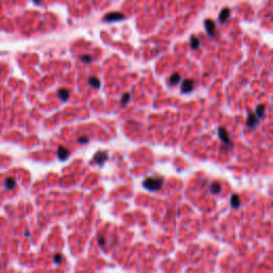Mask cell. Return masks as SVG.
<instances>
[{"label":"cell","instance_id":"obj_21","mask_svg":"<svg viewBox=\"0 0 273 273\" xmlns=\"http://www.w3.org/2000/svg\"><path fill=\"white\" fill-rule=\"evenodd\" d=\"M88 141H89V139L87 138V137H82V138L78 139V142L79 143H87Z\"/></svg>","mask_w":273,"mask_h":273},{"label":"cell","instance_id":"obj_6","mask_svg":"<svg viewBox=\"0 0 273 273\" xmlns=\"http://www.w3.org/2000/svg\"><path fill=\"white\" fill-rule=\"evenodd\" d=\"M229 15H231V10H229L228 8L223 9L222 11L220 12V14H219V21H220L221 24L226 22L227 19H228V17H229Z\"/></svg>","mask_w":273,"mask_h":273},{"label":"cell","instance_id":"obj_12","mask_svg":"<svg viewBox=\"0 0 273 273\" xmlns=\"http://www.w3.org/2000/svg\"><path fill=\"white\" fill-rule=\"evenodd\" d=\"M200 38H198V36H195V35H193V36H191V40H190V44H191V48L192 49H198V47H200Z\"/></svg>","mask_w":273,"mask_h":273},{"label":"cell","instance_id":"obj_18","mask_svg":"<svg viewBox=\"0 0 273 273\" xmlns=\"http://www.w3.org/2000/svg\"><path fill=\"white\" fill-rule=\"evenodd\" d=\"M129 100H130V94L129 93H125L122 97V104L123 105H126Z\"/></svg>","mask_w":273,"mask_h":273},{"label":"cell","instance_id":"obj_5","mask_svg":"<svg viewBox=\"0 0 273 273\" xmlns=\"http://www.w3.org/2000/svg\"><path fill=\"white\" fill-rule=\"evenodd\" d=\"M204 26H205L206 32L209 36H212L214 34V30H215V24L211 19H206L204 21Z\"/></svg>","mask_w":273,"mask_h":273},{"label":"cell","instance_id":"obj_16","mask_svg":"<svg viewBox=\"0 0 273 273\" xmlns=\"http://www.w3.org/2000/svg\"><path fill=\"white\" fill-rule=\"evenodd\" d=\"M179 80H180V75L175 73V74H173V75L170 77V83L172 84V85H175V84H177L179 82Z\"/></svg>","mask_w":273,"mask_h":273},{"label":"cell","instance_id":"obj_14","mask_svg":"<svg viewBox=\"0 0 273 273\" xmlns=\"http://www.w3.org/2000/svg\"><path fill=\"white\" fill-rule=\"evenodd\" d=\"M89 83H90V85H92V87H94V88L96 89H98L100 87V81H99V79L96 78V77H91V78L89 79Z\"/></svg>","mask_w":273,"mask_h":273},{"label":"cell","instance_id":"obj_20","mask_svg":"<svg viewBox=\"0 0 273 273\" xmlns=\"http://www.w3.org/2000/svg\"><path fill=\"white\" fill-rule=\"evenodd\" d=\"M62 255H60V254H57V255H55V257H54V260H55L56 264H61V261H62Z\"/></svg>","mask_w":273,"mask_h":273},{"label":"cell","instance_id":"obj_9","mask_svg":"<svg viewBox=\"0 0 273 273\" xmlns=\"http://www.w3.org/2000/svg\"><path fill=\"white\" fill-rule=\"evenodd\" d=\"M58 156H59L60 160L64 161V160H66L68 157H69V151H68L65 147L60 146L59 148H58Z\"/></svg>","mask_w":273,"mask_h":273},{"label":"cell","instance_id":"obj_3","mask_svg":"<svg viewBox=\"0 0 273 273\" xmlns=\"http://www.w3.org/2000/svg\"><path fill=\"white\" fill-rule=\"evenodd\" d=\"M194 89V82L191 79H186L182 84H181V92L182 93H189L193 91Z\"/></svg>","mask_w":273,"mask_h":273},{"label":"cell","instance_id":"obj_17","mask_svg":"<svg viewBox=\"0 0 273 273\" xmlns=\"http://www.w3.org/2000/svg\"><path fill=\"white\" fill-rule=\"evenodd\" d=\"M80 59H81V61H82V62H85V63H91V62H92V56H89V55L81 56V57H80Z\"/></svg>","mask_w":273,"mask_h":273},{"label":"cell","instance_id":"obj_7","mask_svg":"<svg viewBox=\"0 0 273 273\" xmlns=\"http://www.w3.org/2000/svg\"><path fill=\"white\" fill-rule=\"evenodd\" d=\"M94 161H95V163L97 164H102L104 162H105L106 160L108 159V155L106 154V153H102V151H98L96 155L94 156Z\"/></svg>","mask_w":273,"mask_h":273},{"label":"cell","instance_id":"obj_15","mask_svg":"<svg viewBox=\"0 0 273 273\" xmlns=\"http://www.w3.org/2000/svg\"><path fill=\"white\" fill-rule=\"evenodd\" d=\"M231 206H233L234 208H238V207H239V205H240V198H239V196H238L237 194H234V195L231 196Z\"/></svg>","mask_w":273,"mask_h":273},{"label":"cell","instance_id":"obj_22","mask_svg":"<svg viewBox=\"0 0 273 273\" xmlns=\"http://www.w3.org/2000/svg\"><path fill=\"white\" fill-rule=\"evenodd\" d=\"M98 242H99V244H100V245H104V244H105V238H101V237H100V238H99V240H98Z\"/></svg>","mask_w":273,"mask_h":273},{"label":"cell","instance_id":"obj_8","mask_svg":"<svg viewBox=\"0 0 273 273\" xmlns=\"http://www.w3.org/2000/svg\"><path fill=\"white\" fill-rule=\"evenodd\" d=\"M257 124H258V121H257L256 115H255L254 113H249L248 120H247V125H248L251 129H253L254 127L256 126Z\"/></svg>","mask_w":273,"mask_h":273},{"label":"cell","instance_id":"obj_10","mask_svg":"<svg viewBox=\"0 0 273 273\" xmlns=\"http://www.w3.org/2000/svg\"><path fill=\"white\" fill-rule=\"evenodd\" d=\"M58 96H59V98L62 101H66L68 99V97H69V93H68L66 89H60L58 91Z\"/></svg>","mask_w":273,"mask_h":273},{"label":"cell","instance_id":"obj_4","mask_svg":"<svg viewBox=\"0 0 273 273\" xmlns=\"http://www.w3.org/2000/svg\"><path fill=\"white\" fill-rule=\"evenodd\" d=\"M218 134L219 138H220V140L223 143H225V144H229L231 143V140H229V137H228V132H227V130L224 127H219Z\"/></svg>","mask_w":273,"mask_h":273},{"label":"cell","instance_id":"obj_11","mask_svg":"<svg viewBox=\"0 0 273 273\" xmlns=\"http://www.w3.org/2000/svg\"><path fill=\"white\" fill-rule=\"evenodd\" d=\"M220 191H221V185H220L219 182L214 181V182H212V184L210 185V192H211V193L218 194L220 193Z\"/></svg>","mask_w":273,"mask_h":273},{"label":"cell","instance_id":"obj_2","mask_svg":"<svg viewBox=\"0 0 273 273\" xmlns=\"http://www.w3.org/2000/svg\"><path fill=\"white\" fill-rule=\"evenodd\" d=\"M122 19H124V15H123L122 13H120V12L109 13V14H107V15L104 17V20L108 21V22H110V21L122 20Z\"/></svg>","mask_w":273,"mask_h":273},{"label":"cell","instance_id":"obj_1","mask_svg":"<svg viewBox=\"0 0 273 273\" xmlns=\"http://www.w3.org/2000/svg\"><path fill=\"white\" fill-rule=\"evenodd\" d=\"M163 185V180L161 178H146L143 181V187L149 191H156L159 190Z\"/></svg>","mask_w":273,"mask_h":273},{"label":"cell","instance_id":"obj_13","mask_svg":"<svg viewBox=\"0 0 273 273\" xmlns=\"http://www.w3.org/2000/svg\"><path fill=\"white\" fill-rule=\"evenodd\" d=\"M265 105H259L256 108V115L258 116V118H262L265 116Z\"/></svg>","mask_w":273,"mask_h":273},{"label":"cell","instance_id":"obj_19","mask_svg":"<svg viewBox=\"0 0 273 273\" xmlns=\"http://www.w3.org/2000/svg\"><path fill=\"white\" fill-rule=\"evenodd\" d=\"M5 186H7V188L11 189V188H13L15 186V180L13 178H9L8 180L5 181Z\"/></svg>","mask_w":273,"mask_h":273}]
</instances>
